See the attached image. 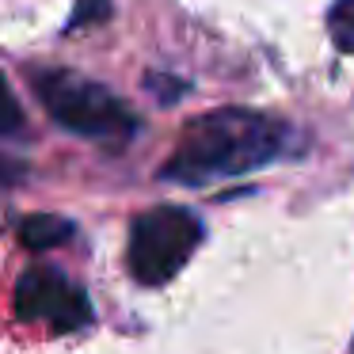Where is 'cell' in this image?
Returning <instances> with one entry per match:
<instances>
[{"mask_svg":"<svg viewBox=\"0 0 354 354\" xmlns=\"http://www.w3.org/2000/svg\"><path fill=\"white\" fill-rule=\"evenodd\" d=\"M31 88L42 100L46 115L69 133L88 141H126L138 130L133 111L122 107L115 92L80 77L73 69H39L31 73Z\"/></svg>","mask_w":354,"mask_h":354,"instance_id":"obj_2","label":"cell"},{"mask_svg":"<svg viewBox=\"0 0 354 354\" xmlns=\"http://www.w3.org/2000/svg\"><path fill=\"white\" fill-rule=\"evenodd\" d=\"M111 16V0H77V12H73L69 27H88V24H103Z\"/></svg>","mask_w":354,"mask_h":354,"instance_id":"obj_8","label":"cell"},{"mask_svg":"<svg viewBox=\"0 0 354 354\" xmlns=\"http://www.w3.org/2000/svg\"><path fill=\"white\" fill-rule=\"evenodd\" d=\"M69 236H73V225L65 221V217H54V214H35L19 225V240H24V248H31V252L57 248Z\"/></svg>","mask_w":354,"mask_h":354,"instance_id":"obj_5","label":"cell"},{"mask_svg":"<svg viewBox=\"0 0 354 354\" xmlns=\"http://www.w3.org/2000/svg\"><path fill=\"white\" fill-rule=\"evenodd\" d=\"M8 179H12V168H8L4 160H0V183H8Z\"/></svg>","mask_w":354,"mask_h":354,"instance_id":"obj_9","label":"cell"},{"mask_svg":"<svg viewBox=\"0 0 354 354\" xmlns=\"http://www.w3.org/2000/svg\"><path fill=\"white\" fill-rule=\"evenodd\" d=\"M286 145H290V126L255 111L221 107L183 126L176 153L164 164V179L191 187L236 179L274 164L286 153Z\"/></svg>","mask_w":354,"mask_h":354,"instance_id":"obj_1","label":"cell"},{"mask_svg":"<svg viewBox=\"0 0 354 354\" xmlns=\"http://www.w3.org/2000/svg\"><path fill=\"white\" fill-rule=\"evenodd\" d=\"M19 130H24V107L12 95L8 80L0 77V133H19Z\"/></svg>","mask_w":354,"mask_h":354,"instance_id":"obj_7","label":"cell"},{"mask_svg":"<svg viewBox=\"0 0 354 354\" xmlns=\"http://www.w3.org/2000/svg\"><path fill=\"white\" fill-rule=\"evenodd\" d=\"M16 316L27 324H46L50 331H77L92 324L88 293L57 267H27L16 282Z\"/></svg>","mask_w":354,"mask_h":354,"instance_id":"obj_4","label":"cell"},{"mask_svg":"<svg viewBox=\"0 0 354 354\" xmlns=\"http://www.w3.org/2000/svg\"><path fill=\"white\" fill-rule=\"evenodd\" d=\"M328 35L343 54H354V0H335L328 8Z\"/></svg>","mask_w":354,"mask_h":354,"instance_id":"obj_6","label":"cell"},{"mask_svg":"<svg viewBox=\"0 0 354 354\" xmlns=\"http://www.w3.org/2000/svg\"><path fill=\"white\" fill-rule=\"evenodd\" d=\"M202 244V225L183 206H153L133 221L126 267L141 286H164Z\"/></svg>","mask_w":354,"mask_h":354,"instance_id":"obj_3","label":"cell"}]
</instances>
